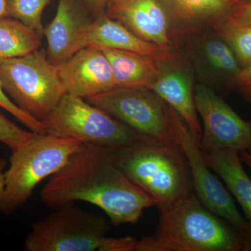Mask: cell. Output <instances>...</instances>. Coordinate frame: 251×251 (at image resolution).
Returning <instances> with one entry per match:
<instances>
[{
    "label": "cell",
    "mask_w": 251,
    "mask_h": 251,
    "mask_svg": "<svg viewBox=\"0 0 251 251\" xmlns=\"http://www.w3.org/2000/svg\"><path fill=\"white\" fill-rule=\"evenodd\" d=\"M115 149L82 143L62 169L50 176L41 198L49 207L83 201L98 206L110 224H135L156 206L117 165Z\"/></svg>",
    "instance_id": "cell-1"
},
{
    "label": "cell",
    "mask_w": 251,
    "mask_h": 251,
    "mask_svg": "<svg viewBox=\"0 0 251 251\" xmlns=\"http://www.w3.org/2000/svg\"><path fill=\"white\" fill-rule=\"evenodd\" d=\"M160 212L156 230L138 241L134 251H247L240 234L195 191Z\"/></svg>",
    "instance_id": "cell-2"
},
{
    "label": "cell",
    "mask_w": 251,
    "mask_h": 251,
    "mask_svg": "<svg viewBox=\"0 0 251 251\" xmlns=\"http://www.w3.org/2000/svg\"><path fill=\"white\" fill-rule=\"evenodd\" d=\"M115 151L122 171L154 200L159 211L194 191L187 157L180 145L145 137Z\"/></svg>",
    "instance_id": "cell-3"
},
{
    "label": "cell",
    "mask_w": 251,
    "mask_h": 251,
    "mask_svg": "<svg viewBox=\"0 0 251 251\" xmlns=\"http://www.w3.org/2000/svg\"><path fill=\"white\" fill-rule=\"evenodd\" d=\"M82 143L75 138L35 133L29 141L11 152L9 168L4 173L0 211L10 215L22 207L36 186L62 169Z\"/></svg>",
    "instance_id": "cell-4"
},
{
    "label": "cell",
    "mask_w": 251,
    "mask_h": 251,
    "mask_svg": "<svg viewBox=\"0 0 251 251\" xmlns=\"http://www.w3.org/2000/svg\"><path fill=\"white\" fill-rule=\"evenodd\" d=\"M0 82L16 106L41 122L67 94L44 49L0 62Z\"/></svg>",
    "instance_id": "cell-5"
},
{
    "label": "cell",
    "mask_w": 251,
    "mask_h": 251,
    "mask_svg": "<svg viewBox=\"0 0 251 251\" xmlns=\"http://www.w3.org/2000/svg\"><path fill=\"white\" fill-rule=\"evenodd\" d=\"M85 99L144 137L181 145L184 120L150 89L116 87Z\"/></svg>",
    "instance_id": "cell-6"
},
{
    "label": "cell",
    "mask_w": 251,
    "mask_h": 251,
    "mask_svg": "<svg viewBox=\"0 0 251 251\" xmlns=\"http://www.w3.org/2000/svg\"><path fill=\"white\" fill-rule=\"evenodd\" d=\"M42 123L47 134L104 148L120 149L145 138L83 98L69 94Z\"/></svg>",
    "instance_id": "cell-7"
},
{
    "label": "cell",
    "mask_w": 251,
    "mask_h": 251,
    "mask_svg": "<svg viewBox=\"0 0 251 251\" xmlns=\"http://www.w3.org/2000/svg\"><path fill=\"white\" fill-rule=\"evenodd\" d=\"M110 229L101 216L74 203L64 204L32 226L25 242L26 251H99Z\"/></svg>",
    "instance_id": "cell-8"
},
{
    "label": "cell",
    "mask_w": 251,
    "mask_h": 251,
    "mask_svg": "<svg viewBox=\"0 0 251 251\" xmlns=\"http://www.w3.org/2000/svg\"><path fill=\"white\" fill-rule=\"evenodd\" d=\"M181 147L187 157L193 188L203 205L228 223L240 234L247 251H251V226L238 210L230 193L206 165L199 140L183 123L180 130Z\"/></svg>",
    "instance_id": "cell-9"
},
{
    "label": "cell",
    "mask_w": 251,
    "mask_h": 251,
    "mask_svg": "<svg viewBox=\"0 0 251 251\" xmlns=\"http://www.w3.org/2000/svg\"><path fill=\"white\" fill-rule=\"evenodd\" d=\"M194 97L204 126L200 141L202 151L251 150V120H243L206 84L196 85Z\"/></svg>",
    "instance_id": "cell-10"
},
{
    "label": "cell",
    "mask_w": 251,
    "mask_h": 251,
    "mask_svg": "<svg viewBox=\"0 0 251 251\" xmlns=\"http://www.w3.org/2000/svg\"><path fill=\"white\" fill-rule=\"evenodd\" d=\"M159 73L150 87L174 109L199 142L202 130L195 103L193 74L190 65L177 52L172 51L159 59Z\"/></svg>",
    "instance_id": "cell-11"
},
{
    "label": "cell",
    "mask_w": 251,
    "mask_h": 251,
    "mask_svg": "<svg viewBox=\"0 0 251 251\" xmlns=\"http://www.w3.org/2000/svg\"><path fill=\"white\" fill-rule=\"evenodd\" d=\"M57 68L67 94L87 99L117 87L108 58L94 46L79 50Z\"/></svg>",
    "instance_id": "cell-12"
},
{
    "label": "cell",
    "mask_w": 251,
    "mask_h": 251,
    "mask_svg": "<svg viewBox=\"0 0 251 251\" xmlns=\"http://www.w3.org/2000/svg\"><path fill=\"white\" fill-rule=\"evenodd\" d=\"M94 18L77 0H59L57 13L44 29L50 62L57 66L83 48V39Z\"/></svg>",
    "instance_id": "cell-13"
},
{
    "label": "cell",
    "mask_w": 251,
    "mask_h": 251,
    "mask_svg": "<svg viewBox=\"0 0 251 251\" xmlns=\"http://www.w3.org/2000/svg\"><path fill=\"white\" fill-rule=\"evenodd\" d=\"M107 6V16L120 21L138 37L171 49L169 18L160 0H125Z\"/></svg>",
    "instance_id": "cell-14"
},
{
    "label": "cell",
    "mask_w": 251,
    "mask_h": 251,
    "mask_svg": "<svg viewBox=\"0 0 251 251\" xmlns=\"http://www.w3.org/2000/svg\"><path fill=\"white\" fill-rule=\"evenodd\" d=\"M86 46L122 50L157 59L164 58L173 50L143 40L105 12L94 18L87 29L83 39V48Z\"/></svg>",
    "instance_id": "cell-15"
},
{
    "label": "cell",
    "mask_w": 251,
    "mask_h": 251,
    "mask_svg": "<svg viewBox=\"0 0 251 251\" xmlns=\"http://www.w3.org/2000/svg\"><path fill=\"white\" fill-rule=\"evenodd\" d=\"M202 153L206 165L222 179L242 206L251 226V179L244 170L239 151L223 149Z\"/></svg>",
    "instance_id": "cell-16"
},
{
    "label": "cell",
    "mask_w": 251,
    "mask_h": 251,
    "mask_svg": "<svg viewBox=\"0 0 251 251\" xmlns=\"http://www.w3.org/2000/svg\"><path fill=\"white\" fill-rule=\"evenodd\" d=\"M106 56L117 87H145L156 80L159 73V59L112 49H100Z\"/></svg>",
    "instance_id": "cell-17"
},
{
    "label": "cell",
    "mask_w": 251,
    "mask_h": 251,
    "mask_svg": "<svg viewBox=\"0 0 251 251\" xmlns=\"http://www.w3.org/2000/svg\"><path fill=\"white\" fill-rule=\"evenodd\" d=\"M41 36L15 18L0 19V62L34 52L41 46Z\"/></svg>",
    "instance_id": "cell-18"
},
{
    "label": "cell",
    "mask_w": 251,
    "mask_h": 251,
    "mask_svg": "<svg viewBox=\"0 0 251 251\" xmlns=\"http://www.w3.org/2000/svg\"><path fill=\"white\" fill-rule=\"evenodd\" d=\"M175 16L188 24L214 21V27L234 9L232 0H171Z\"/></svg>",
    "instance_id": "cell-19"
},
{
    "label": "cell",
    "mask_w": 251,
    "mask_h": 251,
    "mask_svg": "<svg viewBox=\"0 0 251 251\" xmlns=\"http://www.w3.org/2000/svg\"><path fill=\"white\" fill-rule=\"evenodd\" d=\"M201 41L200 52L203 61L213 74L226 77V83L242 70L233 50L221 36H209Z\"/></svg>",
    "instance_id": "cell-20"
},
{
    "label": "cell",
    "mask_w": 251,
    "mask_h": 251,
    "mask_svg": "<svg viewBox=\"0 0 251 251\" xmlns=\"http://www.w3.org/2000/svg\"><path fill=\"white\" fill-rule=\"evenodd\" d=\"M214 28L233 50L242 69L251 65V25L221 23Z\"/></svg>",
    "instance_id": "cell-21"
},
{
    "label": "cell",
    "mask_w": 251,
    "mask_h": 251,
    "mask_svg": "<svg viewBox=\"0 0 251 251\" xmlns=\"http://www.w3.org/2000/svg\"><path fill=\"white\" fill-rule=\"evenodd\" d=\"M50 0H9L8 16L22 22L42 37L44 10Z\"/></svg>",
    "instance_id": "cell-22"
},
{
    "label": "cell",
    "mask_w": 251,
    "mask_h": 251,
    "mask_svg": "<svg viewBox=\"0 0 251 251\" xmlns=\"http://www.w3.org/2000/svg\"><path fill=\"white\" fill-rule=\"evenodd\" d=\"M35 132L26 131L0 113V143L4 144L11 150L16 151L29 141Z\"/></svg>",
    "instance_id": "cell-23"
},
{
    "label": "cell",
    "mask_w": 251,
    "mask_h": 251,
    "mask_svg": "<svg viewBox=\"0 0 251 251\" xmlns=\"http://www.w3.org/2000/svg\"><path fill=\"white\" fill-rule=\"evenodd\" d=\"M0 107L9 112L15 118L17 119L18 121L29 128L31 131L40 133V134H46L45 126L43 125L42 122L31 117L30 115L23 112L21 109L16 106L3 90L1 82H0Z\"/></svg>",
    "instance_id": "cell-24"
},
{
    "label": "cell",
    "mask_w": 251,
    "mask_h": 251,
    "mask_svg": "<svg viewBox=\"0 0 251 251\" xmlns=\"http://www.w3.org/2000/svg\"><path fill=\"white\" fill-rule=\"evenodd\" d=\"M226 85L237 91L243 98L251 104V65L243 68Z\"/></svg>",
    "instance_id": "cell-25"
},
{
    "label": "cell",
    "mask_w": 251,
    "mask_h": 251,
    "mask_svg": "<svg viewBox=\"0 0 251 251\" xmlns=\"http://www.w3.org/2000/svg\"><path fill=\"white\" fill-rule=\"evenodd\" d=\"M138 242L133 237L112 238L105 237L100 245L99 251H134Z\"/></svg>",
    "instance_id": "cell-26"
},
{
    "label": "cell",
    "mask_w": 251,
    "mask_h": 251,
    "mask_svg": "<svg viewBox=\"0 0 251 251\" xmlns=\"http://www.w3.org/2000/svg\"><path fill=\"white\" fill-rule=\"evenodd\" d=\"M221 23L235 25H251V1L243 3L237 7H234L232 13Z\"/></svg>",
    "instance_id": "cell-27"
},
{
    "label": "cell",
    "mask_w": 251,
    "mask_h": 251,
    "mask_svg": "<svg viewBox=\"0 0 251 251\" xmlns=\"http://www.w3.org/2000/svg\"><path fill=\"white\" fill-rule=\"evenodd\" d=\"M83 2L94 18L103 13V0H83Z\"/></svg>",
    "instance_id": "cell-28"
},
{
    "label": "cell",
    "mask_w": 251,
    "mask_h": 251,
    "mask_svg": "<svg viewBox=\"0 0 251 251\" xmlns=\"http://www.w3.org/2000/svg\"><path fill=\"white\" fill-rule=\"evenodd\" d=\"M6 166V161L0 158V199L2 197L4 191V169Z\"/></svg>",
    "instance_id": "cell-29"
},
{
    "label": "cell",
    "mask_w": 251,
    "mask_h": 251,
    "mask_svg": "<svg viewBox=\"0 0 251 251\" xmlns=\"http://www.w3.org/2000/svg\"><path fill=\"white\" fill-rule=\"evenodd\" d=\"M239 155L244 164L247 165L251 170V150H243L239 151Z\"/></svg>",
    "instance_id": "cell-30"
},
{
    "label": "cell",
    "mask_w": 251,
    "mask_h": 251,
    "mask_svg": "<svg viewBox=\"0 0 251 251\" xmlns=\"http://www.w3.org/2000/svg\"><path fill=\"white\" fill-rule=\"evenodd\" d=\"M9 0H0V19L8 17Z\"/></svg>",
    "instance_id": "cell-31"
},
{
    "label": "cell",
    "mask_w": 251,
    "mask_h": 251,
    "mask_svg": "<svg viewBox=\"0 0 251 251\" xmlns=\"http://www.w3.org/2000/svg\"><path fill=\"white\" fill-rule=\"evenodd\" d=\"M125 1V0H103L104 6L105 5H110L112 4H116V3L120 2V1Z\"/></svg>",
    "instance_id": "cell-32"
},
{
    "label": "cell",
    "mask_w": 251,
    "mask_h": 251,
    "mask_svg": "<svg viewBox=\"0 0 251 251\" xmlns=\"http://www.w3.org/2000/svg\"><path fill=\"white\" fill-rule=\"evenodd\" d=\"M232 1H240V0H232Z\"/></svg>",
    "instance_id": "cell-33"
}]
</instances>
